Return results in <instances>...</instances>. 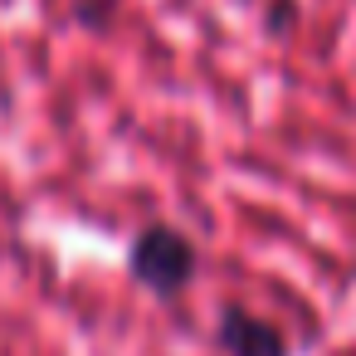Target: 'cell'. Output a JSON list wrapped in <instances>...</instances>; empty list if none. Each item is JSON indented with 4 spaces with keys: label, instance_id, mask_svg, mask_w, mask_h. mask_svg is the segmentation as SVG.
I'll return each mask as SVG.
<instances>
[{
    "label": "cell",
    "instance_id": "1",
    "mask_svg": "<svg viewBox=\"0 0 356 356\" xmlns=\"http://www.w3.org/2000/svg\"><path fill=\"white\" fill-rule=\"evenodd\" d=\"M195 268H200V249L176 225H147L127 244V273L152 298H166V302L181 298L195 283Z\"/></svg>",
    "mask_w": 356,
    "mask_h": 356
},
{
    "label": "cell",
    "instance_id": "2",
    "mask_svg": "<svg viewBox=\"0 0 356 356\" xmlns=\"http://www.w3.org/2000/svg\"><path fill=\"white\" fill-rule=\"evenodd\" d=\"M215 341H220L225 356H288V337L268 317H254V312H244L234 302L220 312Z\"/></svg>",
    "mask_w": 356,
    "mask_h": 356
},
{
    "label": "cell",
    "instance_id": "3",
    "mask_svg": "<svg viewBox=\"0 0 356 356\" xmlns=\"http://www.w3.org/2000/svg\"><path fill=\"white\" fill-rule=\"evenodd\" d=\"M293 20H298V10H293V0H278V6L268 10V20H264V30H268V35H283V30H288Z\"/></svg>",
    "mask_w": 356,
    "mask_h": 356
}]
</instances>
